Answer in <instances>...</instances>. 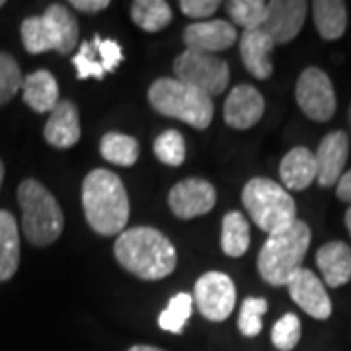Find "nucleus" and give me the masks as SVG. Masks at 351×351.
<instances>
[{
  "label": "nucleus",
  "instance_id": "nucleus-4",
  "mask_svg": "<svg viewBox=\"0 0 351 351\" xmlns=\"http://www.w3.org/2000/svg\"><path fill=\"white\" fill-rule=\"evenodd\" d=\"M242 203L250 219L269 237L297 221V205L283 186L267 178H252L242 189Z\"/></svg>",
  "mask_w": 351,
  "mask_h": 351
},
{
  "label": "nucleus",
  "instance_id": "nucleus-14",
  "mask_svg": "<svg viewBox=\"0 0 351 351\" xmlns=\"http://www.w3.org/2000/svg\"><path fill=\"white\" fill-rule=\"evenodd\" d=\"M239 41V29L225 20H205L189 24L184 32V43L191 51L217 53L232 47Z\"/></svg>",
  "mask_w": 351,
  "mask_h": 351
},
{
  "label": "nucleus",
  "instance_id": "nucleus-32",
  "mask_svg": "<svg viewBox=\"0 0 351 351\" xmlns=\"http://www.w3.org/2000/svg\"><path fill=\"white\" fill-rule=\"evenodd\" d=\"M267 313V301L260 297H248L242 302L239 314V330L246 338H254L262 332V318Z\"/></svg>",
  "mask_w": 351,
  "mask_h": 351
},
{
  "label": "nucleus",
  "instance_id": "nucleus-29",
  "mask_svg": "<svg viewBox=\"0 0 351 351\" xmlns=\"http://www.w3.org/2000/svg\"><path fill=\"white\" fill-rule=\"evenodd\" d=\"M20 34H22V43H24L25 51L29 55H39V53H45V51H53V43H51L47 27L43 24L41 16L25 18L22 25H20Z\"/></svg>",
  "mask_w": 351,
  "mask_h": 351
},
{
  "label": "nucleus",
  "instance_id": "nucleus-40",
  "mask_svg": "<svg viewBox=\"0 0 351 351\" xmlns=\"http://www.w3.org/2000/svg\"><path fill=\"white\" fill-rule=\"evenodd\" d=\"M346 226H348V232H350L351 237V207L346 211Z\"/></svg>",
  "mask_w": 351,
  "mask_h": 351
},
{
  "label": "nucleus",
  "instance_id": "nucleus-1",
  "mask_svg": "<svg viewBox=\"0 0 351 351\" xmlns=\"http://www.w3.org/2000/svg\"><path fill=\"white\" fill-rule=\"evenodd\" d=\"M113 254L123 269L147 281L168 277L178 263L172 242L151 226H133L123 230L117 237Z\"/></svg>",
  "mask_w": 351,
  "mask_h": 351
},
{
  "label": "nucleus",
  "instance_id": "nucleus-35",
  "mask_svg": "<svg viewBox=\"0 0 351 351\" xmlns=\"http://www.w3.org/2000/svg\"><path fill=\"white\" fill-rule=\"evenodd\" d=\"M96 49H98V57H100L101 69L106 73H113L117 69V64L123 61V51H121V45L117 41H112V39H101L100 36L92 39Z\"/></svg>",
  "mask_w": 351,
  "mask_h": 351
},
{
  "label": "nucleus",
  "instance_id": "nucleus-17",
  "mask_svg": "<svg viewBox=\"0 0 351 351\" xmlns=\"http://www.w3.org/2000/svg\"><path fill=\"white\" fill-rule=\"evenodd\" d=\"M80 113L75 101H59L43 129L45 141L55 149H71L80 141Z\"/></svg>",
  "mask_w": 351,
  "mask_h": 351
},
{
  "label": "nucleus",
  "instance_id": "nucleus-30",
  "mask_svg": "<svg viewBox=\"0 0 351 351\" xmlns=\"http://www.w3.org/2000/svg\"><path fill=\"white\" fill-rule=\"evenodd\" d=\"M154 154L162 164L180 166L186 160V143H184L182 133L168 129L162 135H158L154 141Z\"/></svg>",
  "mask_w": 351,
  "mask_h": 351
},
{
  "label": "nucleus",
  "instance_id": "nucleus-13",
  "mask_svg": "<svg viewBox=\"0 0 351 351\" xmlns=\"http://www.w3.org/2000/svg\"><path fill=\"white\" fill-rule=\"evenodd\" d=\"M291 299L316 320H326L332 314V301L322 281L311 269L301 267L287 283Z\"/></svg>",
  "mask_w": 351,
  "mask_h": 351
},
{
  "label": "nucleus",
  "instance_id": "nucleus-36",
  "mask_svg": "<svg viewBox=\"0 0 351 351\" xmlns=\"http://www.w3.org/2000/svg\"><path fill=\"white\" fill-rule=\"evenodd\" d=\"M221 2L219 0H182L180 8L182 12L193 18V20H207L209 16H213L219 10Z\"/></svg>",
  "mask_w": 351,
  "mask_h": 351
},
{
  "label": "nucleus",
  "instance_id": "nucleus-9",
  "mask_svg": "<svg viewBox=\"0 0 351 351\" xmlns=\"http://www.w3.org/2000/svg\"><path fill=\"white\" fill-rule=\"evenodd\" d=\"M193 299L199 313L211 322L226 320L237 304V287L232 279L221 271H207L197 279Z\"/></svg>",
  "mask_w": 351,
  "mask_h": 351
},
{
  "label": "nucleus",
  "instance_id": "nucleus-23",
  "mask_svg": "<svg viewBox=\"0 0 351 351\" xmlns=\"http://www.w3.org/2000/svg\"><path fill=\"white\" fill-rule=\"evenodd\" d=\"M313 16L316 32L326 41L339 39L348 27V6L341 0H316Z\"/></svg>",
  "mask_w": 351,
  "mask_h": 351
},
{
  "label": "nucleus",
  "instance_id": "nucleus-10",
  "mask_svg": "<svg viewBox=\"0 0 351 351\" xmlns=\"http://www.w3.org/2000/svg\"><path fill=\"white\" fill-rule=\"evenodd\" d=\"M215 201H217L215 188L207 180L201 178H188L176 184L168 193L170 209L174 211L176 217L186 221L209 213L215 207Z\"/></svg>",
  "mask_w": 351,
  "mask_h": 351
},
{
  "label": "nucleus",
  "instance_id": "nucleus-21",
  "mask_svg": "<svg viewBox=\"0 0 351 351\" xmlns=\"http://www.w3.org/2000/svg\"><path fill=\"white\" fill-rule=\"evenodd\" d=\"M24 101L36 113H51L59 104V84L49 71L39 69L24 78Z\"/></svg>",
  "mask_w": 351,
  "mask_h": 351
},
{
  "label": "nucleus",
  "instance_id": "nucleus-16",
  "mask_svg": "<svg viewBox=\"0 0 351 351\" xmlns=\"http://www.w3.org/2000/svg\"><path fill=\"white\" fill-rule=\"evenodd\" d=\"M240 41V57L246 71L258 80H265L274 73L271 63V51L276 47V41L269 38L262 27L242 32Z\"/></svg>",
  "mask_w": 351,
  "mask_h": 351
},
{
  "label": "nucleus",
  "instance_id": "nucleus-25",
  "mask_svg": "<svg viewBox=\"0 0 351 351\" xmlns=\"http://www.w3.org/2000/svg\"><path fill=\"white\" fill-rule=\"evenodd\" d=\"M131 18L145 32H160L172 22V8L164 0H137L131 6Z\"/></svg>",
  "mask_w": 351,
  "mask_h": 351
},
{
  "label": "nucleus",
  "instance_id": "nucleus-20",
  "mask_svg": "<svg viewBox=\"0 0 351 351\" xmlns=\"http://www.w3.org/2000/svg\"><path fill=\"white\" fill-rule=\"evenodd\" d=\"M316 263L330 287H341L351 281V248L346 242H328L316 254Z\"/></svg>",
  "mask_w": 351,
  "mask_h": 351
},
{
  "label": "nucleus",
  "instance_id": "nucleus-12",
  "mask_svg": "<svg viewBox=\"0 0 351 351\" xmlns=\"http://www.w3.org/2000/svg\"><path fill=\"white\" fill-rule=\"evenodd\" d=\"M350 156V137L343 131H332L320 141L316 158V182L322 188H332L343 176V166Z\"/></svg>",
  "mask_w": 351,
  "mask_h": 351
},
{
  "label": "nucleus",
  "instance_id": "nucleus-42",
  "mask_svg": "<svg viewBox=\"0 0 351 351\" xmlns=\"http://www.w3.org/2000/svg\"><path fill=\"white\" fill-rule=\"evenodd\" d=\"M2 6H4V0H0V8H2Z\"/></svg>",
  "mask_w": 351,
  "mask_h": 351
},
{
  "label": "nucleus",
  "instance_id": "nucleus-41",
  "mask_svg": "<svg viewBox=\"0 0 351 351\" xmlns=\"http://www.w3.org/2000/svg\"><path fill=\"white\" fill-rule=\"evenodd\" d=\"M2 182H4V164L0 160V188H2Z\"/></svg>",
  "mask_w": 351,
  "mask_h": 351
},
{
  "label": "nucleus",
  "instance_id": "nucleus-11",
  "mask_svg": "<svg viewBox=\"0 0 351 351\" xmlns=\"http://www.w3.org/2000/svg\"><path fill=\"white\" fill-rule=\"evenodd\" d=\"M308 4L302 0H274L267 2V16L262 29L276 43H289L299 36L306 18Z\"/></svg>",
  "mask_w": 351,
  "mask_h": 351
},
{
  "label": "nucleus",
  "instance_id": "nucleus-5",
  "mask_svg": "<svg viewBox=\"0 0 351 351\" xmlns=\"http://www.w3.org/2000/svg\"><path fill=\"white\" fill-rule=\"evenodd\" d=\"M25 239L34 246H49L63 234L64 217L57 199L38 180H24L18 188Z\"/></svg>",
  "mask_w": 351,
  "mask_h": 351
},
{
  "label": "nucleus",
  "instance_id": "nucleus-27",
  "mask_svg": "<svg viewBox=\"0 0 351 351\" xmlns=\"http://www.w3.org/2000/svg\"><path fill=\"white\" fill-rule=\"evenodd\" d=\"M226 12L232 18V22L244 32L262 27L267 16V2L262 0H232L226 4Z\"/></svg>",
  "mask_w": 351,
  "mask_h": 351
},
{
  "label": "nucleus",
  "instance_id": "nucleus-22",
  "mask_svg": "<svg viewBox=\"0 0 351 351\" xmlns=\"http://www.w3.org/2000/svg\"><path fill=\"white\" fill-rule=\"evenodd\" d=\"M20 265V232L12 213L0 211V283L12 279Z\"/></svg>",
  "mask_w": 351,
  "mask_h": 351
},
{
  "label": "nucleus",
  "instance_id": "nucleus-15",
  "mask_svg": "<svg viewBox=\"0 0 351 351\" xmlns=\"http://www.w3.org/2000/svg\"><path fill=\"white\" fill-rule=\"evenodd\" d=\"M265 101L263 96L250 84H239L230 90L225 101V121L232 129H250L262 119Z\"/></svg>",
  "mask_w": 351,
  "mask_h": 351
},
{
  "label": "nucleus",
  "instance_id": "nucleus-33",
  "mask_svg": "<svg viewBox=\"0 0 351 351\" xmlns=\"http://www.w3.org/2000/svg\"><path fill=\"white\" fill-rule=\"evenodd\" d=\"M299 339H301V320L297 318V314L289 313L281 316L276 326L271 328V341L279 351L295 350Z\"/></svg>",
  "mask_w": 351,
  "mask_h": 351
},
{
  "label": "nucleus",
  "instance_id": "nucleus-18",
  "mask_svg": "<svg viewBox=\"0 0 351 351\" xmlns=\"http://www.w3.org/2000/svg\"><path fill=\"white\" fill-rule=\"evenodd\" d=\"M41 20L47 27L51 43H53V51L59 53H71L78 43V20L76 16L63 4H51L45 8V12L41 14Z\"/></svg>",
  "mask_w": 351,
  "mask_h": 351
},
{
  "label": "nucleus",
  "instance_id": "nucleus-37",
  "mask_svg": "<svg viewBox=\"0 0 351 351\" xmlns=\"http://www.w3.org/2000/svg\"><path fill=\"white\" fill-rule=\"evenodd\" d=\"M71 6L76 8V10H80V12L94 14L106 10V8L110 6V2H108V0H73Z\"/></svg>",
  "mask_w": 351,
  "mask_h": 351
},
{
  "label": "nucleus",
  "instance_id": "nucleus-2",
  "mask_svg": "<svg viewBox=\"0 0 351 351\" xmlns=\"http://www.w3.org/2000/svg\"><path fill=\"white\" fill-rule=\"evenodd\" d=\"M82 207L88 225L101 237H115L129 221V197L119 176L96 168L82 182Z\"/></svg>",
  "mask_w": 351,
  "mask_h": 351
},
{
  "label": "nucleus",
  "instance_id": "nucleus-34",
  "mask_svg": "<svg viewBox=\"0 0 351 351\" xmlns=\"http://www.w3.org/2000/svg\"><path fill=\"white\" fill-rule=\"evenodd\" d=\"M73 64L76 66V76L80 80H86V78L101 80L106 75V71L101 69V63L98 61V49H96L94 41L80 43V49L73 57Z\"/></svg>",
  "mask_w": 351,
  "mask_h": 351
},
{
  "label": "nucleus",
  "instance_id": "nucleus-7",
  "mask_svg": "<svg viewBox=\"0 0 351 351\" xmlns=\"http://www.w3.org/2000/svg\"><path fill=\"white\" fill-rule=\"evenodd\" d=\"M174 75L180 82L197 88L209 98L225 92L230 80L228 64L211 53L186 49L174 61Z\"/></svg>",
  "mask_w": 351,
  "mask_h": 351
},
{
  "label": "nucleus",
  "instance_id": "nucleus-31",
  "mask_svg": "<svg viewBox=\"0 0 351 351\" xmlns=\"http://www.w3.org/2000/svg\"><path fill=\"white\" fill-rule=\"evenodd\" d=\"M24 86V78L20 64L16 63L12 55L0 53V108L6 106Z\"/></svg>",
  "mask_w": 351,
  "mask_h": 351
},
{
  "label": "nucleus",
  "instance_id": "nucleus-28",
  "mask_svg": "<svg viewBox=\"0 0 351 351\" xmlns=\"http://www.w3.org/2000/svg\"><path fill=\"white\" fill-rule=\"evenodd\" d=\"M191 308H193V297L191 295H188V293L176 295L170 299L162 314L158 316V326L166 332H172V334H182L186 324H188L189 316H191Z\"/></svg>",
  "mask_w": 351,
  "mask_h": 351
},
{
  "label": "nucleus",
  "instance_id": "nucleus-26",
  "mask_svg": "<svg viewBox=\"0 0 351 351\" xmlns=\"http://www.w3.org/2000/svg\"><path fill=\"white\" fill-rule=\"evenodd\" d=\"M101 156L117 166H133L138 160L137 138L121 133H106L100 141Z\"/></svg>",
  "mask_w": 351,
  "mask_h": 351
},
{
  "label": "nucleus",
  "instance_id": "nucleus-38",
  "mask_svg": "<svg viewBox=\"0 0 351 351\" xmlns=\"http://www.w3.org/2000/svg\"><path fill=\"white\" fill-rule=\"evenodd\" d=\"M336 195H338V199L346 201V203H350L351 205V170L339 178L338 188H336Z\"/></svg>",
  "mask_w": 351,
  "mask_h": 351
},
{
  "label": "nucleus",
  "instance_id": "nucleus-8",
  "mask_svg": "<svg viewBox=\"0 0 351 351\" xmlns=\"http://www.w3.org/2000/svg\"><path fill=\"white\" fill-rule=\"evenodd\" d=\"M295 98L301 112L318 123L330 121L336 113V92L330 76L318 69L308 66L304 69L297 80Z\"/></svg>",
  "mask_w": 351,
  "mask_h": 351
},
{
  "label": "nucleus",
  "instance_id": "nucleus-39",
  "mask_svg": "<svg viewBox=\"0 0 351 351\" xmlns=\"http://www.w3.org/2000/svg\"><path fill=\"white\" fill-rule=\"evenodd\" d=\"M127 351H164V350H158V348H152V346H133L131 350Z\"/></svg>",
  "mask_w": 351,
  "mask_h": 351
},
{
  "label": "nucleus",
  "instance_id": "nucleus-19",
  "mask_svg": "<svg viewBox=\"0 0 351 351\" xmlns=\"http://www.w3.org/2000/svg\"><path fill=\"white\" fill-rule=\"evenodd\" d=\"M279 176L283 186L293 191L306 189L316 180V158L306 147H295L283 156L279 164Z\"/></svg>",
  "mask_w": 351,
  "mask_h": 351
},
{
  "label": "nucleus",
  "instance_id": "nucleus-6",
  "mask_svg": "<svg viewBox=\"0 0 351 351\" xmlns=\"http://www.w3.org/2000/svg\"><path fill=\"white\" fill-rule=\"evenodd\" d=\"M149 101L158 113L180 119L193 129H207L213 121L211 98L178 78L154 80L149 88Z\"/></svg>",
  "mask_w": 351,
  "mask_h": 351
},
{
  "label": "nucleus",
  "instance_id": "nucleus-24",
  "mask_svg": "<svg viewBox=\"0 0 351 351\" xmlns=\"http://www.w3.org/2000/svg\"><path fill=\"white\" fill-rule=\"evenodd\" d=\"M250 246V226L246 217L239 211L226 213L221 228V248L228 258H240Z\"/></svg>",
  "mask_w": 351,
  "mask_h": 351
},
{
  "label": "nucleus",
  "instance_id": "nucleus-43",
  "mask_svg": "<svg viewBox=\"0 0 351 351\" xmlns=\"http://www.w3.org/2000/svg\"><path fill=\"white\" fill-rule=\"evenodd\" d=\"M350 123H351V106H350Z\"/></svg>",
  "mask_w": 351,
  "mask_h": 351
},
{
  "label": "nucleus",
  "instance_id": "nucleus-3",
  "mask_svg": "<svg viewBox=\"0 0 351 351\" xmlns=\"http://www.w3.org/2000/svg\"><path fill=\"white\" fill-rule=\"evenodd\" d=\"M311 228L304 221H295L287 230L269 237L258 256V271L269 285H287L301 269V263L311 246Z\"/></svg>",
  "mask_w": 351,
  "mask_h": 351
}]
</instances>
